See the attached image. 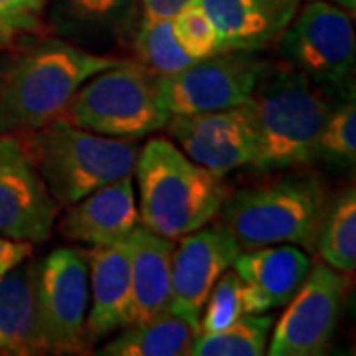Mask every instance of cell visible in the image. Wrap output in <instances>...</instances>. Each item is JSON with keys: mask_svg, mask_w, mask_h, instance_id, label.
I'll list each match as a JSON object with an SVG mask.
<instances>
[{"mask_svg": "<svg viewBox=\"0 0 356 356\" xmlns=\"http://www.w3.org/2000/svg\"><path fill=\"white\" fill-rule=\"evenodd\" d=\"M135 0H65L67 14L86 26L109 28L125 22L133 10Z\"/></svg>", "mask_w": 356, "mask_h": 356, "instance_id": "obj_28", "label": "cell"}, {"mask_svg": "<svg viewBox=\"0 0 356 356\" xmlns=\"http://www.w3.org/2000/svg\"><path fill=\"white\" fill-rule=\"evenodd\" d=\"M131 267L133 325L170 311V266L175 242L137 224L123 240Z\"/></svg>", "mask_w": 356, "mask_h": 356, "instance_id": "obj_17", "label": "cell"}, {"mask_svg": "<svg viewBox=\"0 0 356 356\" xmlns=\"http://www.w3.org/2000/svg\"><path fill=\"white\" fill-rule=\"evenodd\" d=\"M178 240L170 266V311L200 327L208 295L242 245L224 222H208Z\"/></svg>", "mask_w": 356, "mask_h": 356, "instance_id": "obj_12", "label": "cell"}, {"mask_svg": "<svg viewBox=\"0 0 356 356\" xmlns=\"http://www.w3.org/2000/svg\"><path fill=\"white\" fill-rule=\"evenodd\" d=\"M318 255L337 271L353 273L356 267V192L344 191L323 218L317 236Z\"/></svg>", "mask_w": 356, "mask_h": 356, "instance_id": "obj_21", "label": "cell"}, {"mask_svg": "<svg viewBox=\"0 0 356 356\" xmlns=\"http://www.w3.org/2000/svg\"><path fill=\"white\" fill-rule=\"evenodd\" d=\"M88 254L91 309L86 318L88 343L133 325L131 267L125 243L91 245Z\"/></svg>", "mask_w": 356, "mask_h": 356, "instance_id": "obj_16", "label": "cell"}, {"mask_svg": "<svg viewBox=\"0 0 356 356\" xmlns=\"http://www.w3.org/2000/svg\"><path fill=\"white\" fill-rule=\"evenodd\" d=\"M24 133L28 137L22 143L60 206L76 204L117 178L133 175L139 154L131 139L97 135L64 117Z\"/></svg>", "mask_w": 356, "mask_h": 356, "instance_id": "obj_4", "label": "cell"}, {"mask_svg": "<svg viewBox=\"0 0 356 356\" xmlns=\"http://www.w3.org/2000/svg\"><path fill=\"white\" fill-rule=\"evenodd\" d=\"M327 206L317 178L287 177L232 192L218 214L245 250L275 243L315 250Z\"/></svg>", "mask_w": 356, "mask_h": 356, "instance_id": "obj_5", "label": "cell"}, {"mask_svg": "<svg viewBox=\"0 0 356 356\" xmlns=\"http://www.w3.org/2000/svg\"><path fill=\"white\" fill-rule=\"evenodd\" d=\"M172 32L177 36L178 44L191 54L196 60H204L210 56H216L220 51H228L222 44V38L218 34L216 26L204 14V10L191 2L180 13L170 18Z\"/></svg>", "mask_w": 356, "mask_h": 356, "instance_id": "obj_26", "label": "cell"}, {"mask_svg": "<svg viewBox=\"0 0 356 356\" xmlns=\"http://www.w3.org/2000/svg\"><path fill=\"white\" fill-rule=\"evenodd\" d=\"M62 117L91 133L133 140L161 131L170 113L159 102L156 76L139 62L121 60L89 77Z\"/></svg>", "mask_w": 356, "mask_h": 356, "instance_id": "obj_6", "label": "cell"}, {"mask_svg": "<svg viewBox=\"0 0 356 356\" xmlns=\"http://www.w3.org/2000/svg\"><path fill=\"white\" fill-rule=\"evenodd\" d=\"M356 156V107L355 102H344L331 107L318 137V159L334 165H355Z\"/></svg>", "mask_w": 356, "mask_h": 356, "instance_id": "obj_24", "label": "cell"}, {"mask_svg": "<svg viewBox=\"0 0 356 356\" xmlns=\"http://www.w3.org/2000/svg\"><path fill=\"white\" fill-rule=\"evenodd\" d=\"M46 0H0V51L44 30Z\"/></svg>", "mask_w": 356, "mask_h": 356, "instance_id": "obj_27", "label": "cell"}, {"mask_svg": "<svg viewBox=\"0 0 356 356\" xmlns=\"http://www.w3.org/2000/svg\"><path fill=\"white\" fill-rule=\"evenodd\" d=\"M348 280L325 261L311 266L303 285L277 321L269 356H318L331 343L341 317Z\"/></svg>", "mask_w": 356, "mask_h": 356, "instance_id": "obj_10", "label": "cell"}, {"mask_svg": "<svg viewBox=\"0 0 356 356\" xmlns=\"http://www.w3.org/2000/svg\"><path fill=\"white\" fill-rule=\"evenodd\" d=\"M216 26L226 50L257 51L275 44L303 0H194Z\"/></svg>", "mask_w": 356, "mask_h": 356, "instance_id": "obj_15", "label": "cell"}, {"mask_svg": "<svg viewBox=\"0 0 356 356\" xmlns=\"http://www.w3.org/2000/svg\"><path fill=\"white\" fill-rule=\"evenodd\" d=\"M245 315L243 280L229 267L212 287L200 315V332H218Z\"/></svg>", "mask_w": 356, "mask_h": 356, "instance_id": "obj_25", "label": "cell"}, {"mask_svg": "<svg viewBox=\"0 0 356 356\" xmlns=\"http://www.w3.org/2000/svg\"><path fill=\"white\" fill-rule=\"evenodd\" d=\"M137 62L153 76H175L196 62L188 51L178 44L168 18H143L135 38Z\"/></svg>", "mask_w": 356, "mask_h": 356, "instance_id": "obj_23", "label": "cell"}, {"mask_svg": "<svg viewBox=\"0 0 356 356\" xmlns=\"http://www.w3.org/2000/svg\"><path fill=\"white\" fill-rule=\"evenodd\" d=\"M311 266V257L299 245L275 243L240 252L232 269L266 297L269 309H275L291 301Z\"/></svg>", "mask_w": 356, "mask_h": 356, "instance_id": "obj_19", "label": "cell"}, {"mask_svg": "<svg viewBox=\"0 0 356 356\" xmlns=\"http://www.w3.org/2000/svg\"><path fill=\"white\" fill-rule=\"evenodd\" d=\"M259 170H291L318 159V137L331 111L327 97L295 67H273L245 99Z\"/></svg>", "mask_w": 356, "mask_h": 356, "instance_id": "obj_1", "label": "cell"}, {"mask_svg": "<svg viewBox=\"0 0 356 356\" xmlns=\"http://www.w3.org/2000/svg\"><path fill=\"white\" fill-rule=\"evenodd\" d=\"M269 70L254 51H220L175 76L156 77V95L170 115L224 111L245 103Z\"/></svg>", "mask_w": 356, "mask_h": 356, "instance_id": "obj_7", "label": "cell"}, {"mask_svg": "<svg viewBox=\"0 0 356 356\" xmlns=\"http://www.w3.org/2000/svg\"><path fill=\"white\" fill-rule=\"evenodd\" d=\"M343 8H346V10H350V13H355V0H337Z\"/></svg>", "mask_w": 356, "mask_h": 356, "instance_id": "obj_31", "label": "cell"}, {"mask_svg": "<svg viewBox=\"0 0 356 356\" xmlns=\"http://www.w3.org/2000/svg\"><path fill=\"white\" fill-rule=\"evenodd\" d=\"M123 58L44 40L22 51L0 79V133H24L62 117L89 77Z\"/></svg>", "mask_w": 356, "mask_h": 356, "instance_id": "obj_2", "label": "cell"}, {"mask_svg": "<svg viewBox=\"0 0 356 356\" xmlns=\"http://www.w3.org/2000/svg\"><path fill=\"white\" fill-rule=\"evenodd\" d=\"M140 224L133 175L121 177L67 206L58 232L70 242L89 245L121 243Z\"/></svg>", "mask_w": 356, "mask_h": 356, "instance_id": "obj_14", "label": "cell"}, {"mask_svg": "<svg viewBox=\"0 0 356 356\" xmlns=\"http://www.w3.org/2000/svg\"><path fill=\"white\" fill-rule=\"evenodd\" d=\"M36 293L48 350L58 355L83 353L88 346V254L77 248H58L46 255L38 261Z\"/></svg>", "mask_w": 356, "mask_h": 356, "instance_id": "obj_9", "label": "cell"}, {"mask_svg": "<svg viewBox=\"0 0 356 356\" xmlns=\"http://www.w3.org/2000/svg\"><path fill=\"white\" fill-rule=\"evenodd\" d=\"M194 0H140L143 18H175Z\"/></svg>", "mask_w": 356, "mask_h": 356, "instance_id": "obj_30", "label": "cell"}, {"mask_svg": "<svg viewBox=\"0 0 356 356\" xmlns=\"http://www.w3.org/2000/svg\"><path fill=\"white\" fill-rule=\"evenodd\" d=\"M60 204L38 172L22 139L0 133V236L16 242L50 240Z\"/></svg>", "mask_w": 356, "mask_h": 356, "instance_id": "obj_11", "label": "cell"}, {"mask_svg": "<svg viewBox=\"0 0 356 356\" xmlns=\"http://www.w3.org/2000/svg\"><path fill=\"white\" fill-rule=\"evenodd\" d=\"M99 355L107 356H188L200 327L168 311L147 323L121 329Z\"/></svg>", "mask_w": 356, "mask_h": 356, "instance_id": "obj_20", "label": "cell"}, {"mask_svg": "<svg viewBox=\"0 0 356 356\" xmlns=\"http://www.w3.org/2000/svg\"><path fill=\"white\" fill-rule=\"evenodd\" d=\"M133 172L140 224L172 242L212 222L228 196L220 177L196 165L165 137L147 140Z\"/></svg>", "mask_w": 356, "mask_h": 356, "instance_id": "obj_3", "label": "cell"}, {"mask_svg": "<svg viewBox=\"0 0 356 356\" xmlns=\"http://www.w3.org/2000/svg\"><path fill=\"white\" fill-rule=\"evenodd\" d=\"M273 329V317L267 313L243 315L218 332H200L188 356H261Z\"/></svg>", "mask_w": 356, "mask_h": 356, "instance_id": "obj_22", "label": "cell"}, {"mask_svg": "<svg viewBox=\"0 0 356 356\" xmlns=\"http://www.w3.org/2000/svg\"><path fill=\"white\" fill-rule=\"evenodd\" d=\"M32 255V243L0 236V277Z\"/></svg>", "mask_w": 356, "mask_h": 356, "instance_id": "obj_29", "label": "cell"}, {"mask_svg": "<svg viewBox=\"0 0 356 356\" xmlns=\"http://www.w3.org/2000/svg\"><path fill=\"white\" fill-rule=\"evenodd\" d=\"M277 42L293 67L315 83L339 86L355 70L353 18L327 0L301 6Z\"/></svg>", "mask_w": 356, "mask_h": 356, "instance_id": "obj_8", "label": "cell"}, {"mask_svg": "<svg viewBox=\"0 0 356 356\" xmlns=\"http://www.w3.org/2000/svg\"><path fill=\"white\" fill-rule=\"evenodd\" d=\"M163 129L191 161L220 178L254 165V131L243 103L212 113L170 115Z\"/></svg>", "mask_w": 356, "mask_h": 356, "instance_id": "obj_13", "label": "cell"}, {"mask_svg": "<svg viewBox=\"0 0 356 356\" xmlns=\"http://www.w3.org/2000/svg\"><path fill=\"white\" fill-rule=\"evenodd\" d=\"M38 261H22L0 277V355H46L36 293Z\"/></svg>", "mask_w": 356, "mask_h": 356, "instance_id": "obj_18", "label": "cell"}]
</instances>
